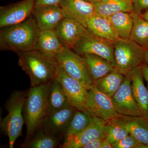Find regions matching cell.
<instances>
[{
  "instance_id": "cell-1",
  "label": "cell",
  "mask_w": 148,
  "mask_h": 148,
  "mask_svg": "<svg viewBox=\"0 0 148 148\" xmlns=\"http://www.w3.org/2000/svg\"><path fill=\"white\" fill-rule=\"evenodd\" d=\"M1 29V50L12 51L16 53L37 50L40 30L32 14L21 23Z\"/></svg>"
},
{
  "instance_id": "cell-2",
  "label": "cell",
  "mask_w": 148,
  "mask_h": 148,
  "mask_svg": "<svg viewBox=\"0 0 148 148\" xmlns=\"http://www.w3.org/2000/svg\"><path fill=\"white\" fill-rule=\"evenodd\" d=\"M51 82L44 84L31 86L27 91L23 111L24 122L27 126V135L23 144L29 142L37 130L42 127L49 113L48 96Z\"/></svg>"
},
{
  "instance_id": "cell-3",
  "label": "cell",
  "mask_w": 148,
  "mask_h": 148,
  "mask_svg": "<svg viewBox=\"0 0 148 148\" xmlns=\"http://www.w3.org/2000/svg\"><path fill=\"white\" fill-rule=\"evenodd\" d=\"M16 53L18 65L29 76L31 87L45 84L54 78L59 66L55 56L38 50Z\"/></svg>"
},
{
  "instance_id": "cell-4",
  "label": "cell",
  "mask_w": 148,
  "mask_h": 148,
  "mask_svg": "<svg viewBox=\"0 0 148 148\" xmlns=\"http://www.w3.org/2000/svg\"><path fill=\"white\" fill-rule=\"evenodd\" d=\"M27 92L21 90L14 91L5 103L7 115L1 121V130L8 136L9 148L13 147L17 138L22 135L24 122L23 111Z\"/></svg>"
},
{
  "instance_id": "cell-5",
  "label": "cell",
  "mask_w": 148,
  "mask_h": 148,
  "mask_svg": "<svg viewBox=\"0 0 148 148\" xmlns=\"http://www.w3.org/2000/svg\"><path fill=\"white\" fill-rule=\"evenodd\" d=\"M114 46L116 70L125 75L145 62L146 49L130 38H119Z\"/></svg>"
},
{
  "instance_id": "cell-6",
  "label": "cell",
  "mask_w": 148,
  "mask_h": 148,
  "mask_svg": "<svg viewBox=\"0 0 148 148\" xmlns=\"http://www.w3.org/2000/svg\"><path fill=\"white\" fill-rule=\"evenodd\" d=\"M58 65L69 76L77 80L89 89L93 84L82 56L73 49L65 47L61 53L55 55Z\"/></svg>"
},
{
  "instance_id": "cell-7",
  "label": "cell",
  "mask_w": 148,
  "mask_h": 148,
  "mask_svg": "<svg viewBox=\"0 0 148 148\" xmlns=\"http://www.w3.org/2000/svg\"><path fill=\"white\" fill-rule=\"evenodd\" d=\"M54 78L62 85L70 106L77 110L90 111L87 88L77 80L69 76L59 66Z\"/></svg>"
},
{
  "instance_id": "cell-8",
  "label": "cell",
  "mask_w": 148,
  "mask_h": 148,
  "mask_svg": "<svg viewBox=\"0 0 148 148\" xmlns=\"http://www.w3.org/2000/svg\"><path fill=\"white\" fill-rule=\"evenodd\" d=\"M73 49L81 56L90 53L101 56L110 61L115 68L114 42L98 37L89 31Z\"/></svg>"
},
{
  "instance_id": "cell-9",
  "label": "cell",
  "mask_w": 148,
  "mask_h": 148,
  "mask_svg": "<svg viewBox=\"0 0 148 148\" xmlns=\"http://www.w3.org/2000/svg\"><path fill=\"white\" fill-rule=\"evenodd\" d=\"M111 98L116 110L120 114L127 116H143L133 96L130 72L125 75L121 86Z\"/></svg>"
},
{
  "instance_id": "cell-10",
  "label": "cell",
  "mask_w": 148,
  "mask_h": 148,
  "mask_svg": "<svg viewBox=\"0 0 148 148\" xmlns=\"http://www.w3.org/2000/svg\"><path fill=\"white\" fill-rule=\"evenodd\" d=\"M77 110L71 106L49 113L42 127L48 135L60 140L64 138L69 124Z\"/></svg>"
},
{
  "instance_id": "cell-11",
  "label": "cell",
  "mask_w": 148,
  "mask_h": 148,
  "mask_svg": "<svg viewBox=\"0 0 148 148\" xmlns=\"http://www.w3.org/2000/svg\"><path fill=\"white\" fill-rule=\"evenodd\" d=\"M88 93L89 110L95 116L106 122L123 116L116 110L112 98L93 85L88 89Z\"/></svg>"
},
{
  "instance_id": "cell-12",
  "label": "cell",
  "mask_w": 148,
  "mask_h": 148,
  "mask_svg": "<svg viewBox=\"0 0 148 148\" xmlns=\"http://www.w3.org/2000/svg\"><path fill=\"white\" fill-rule=\"evenodd\" d=\"M35 0H22L0 8V28L12 26L25 21L32 14Z\"/></svg>"
},
{
  "instance_id": "cell-13",
  "label": "cell",
  "mask_w": 148,
  "mask_h": 148,
  "mask_svg": "<svg viewBox=\"0 0 148 148\" xmlns=\"http://www.w3.org/2000/svg\"><path fill=\"white\" fill-rule=\"evenodd\" d=\"M64 47L73 49L88 30L71 18L65 17L54 30Z\"/></svg>"
},
{
  "instance_id": "cell-14",
  "label": "cell",
  "mask_w": 148,
  "mask_h": 148,
  "mask_svg": "<svg viewBox=\"0 0 148 148\" xmlns=\"http://www.w3.org/2000/svg\"><path fill=\"white\" fill-rule=\"evenodd\" d=\"M60 6L66 17L77 21L87 28V23L96 14L94 5L85 0H61Z\"/></svg>"
},
{
  "instance_id": "cell-15",
  "label": "cell",
  "mask_w": 148,
  "mask_h": 148,
  "mask_svg": "<svg viewBox=\"0 0 148 148\" xmlns=\"http://www.w3.org/2000/svg\"><path fill=\"white\" fill-rule=\"evenodd\" d=\"M32 14L40 31L55 30L61 20L66 17L60 5L34 7Z\"/></svg>"
},
{
  "instance_id": "cell-16",
  "label": "cell",
  "mask_w": 148,
  "mask_h": 148,
  "mask_svg": "<svg viewBox=\"0 0 148 148\" xmlns=\"http://www.w3.org/2000/svg\"><path fill=\"white\" fill-rule=\"evenodd\" d=\"M106 122L95 116L91 123L69 143L62 144L60 148H82L92 140L105 136Z\"/></svg>"
},
{
  "instance_id": "cell-17",
  "label": "cell",
  "mask_w": 148,
  "mask_h": 148,
  "mask_svg": "<svg viewBox=\"0 0 148 148\" xmlns=\"http://www.w3.org/2000/svg\"><path fill=\"white\" fill-rule=\"evenodd\" d=\"M112 120L124 127L138 142L148 145V118L144 116H123Z\"/></svg>"
},
{
  "instance_id": "cell-18",
  "label": "cell",
  "mask_w": 148,
  "mask_h": 148,
  "mask_svg": "<svg viewBox=\"0 0 148 148\" xmlns=\"http://www.w3.org/2000/svg\"><path fill=\"white\" fill-rule=\"evenodd\" d=\"M130 75L133 96L143 116L148 119V89L144 84V77L141 66L132 70Z\"/></svg>"
},
{
  "instance_id": "cell-19",
  "label": "cell",
  "mask_w": 148,
  "mask_h": 148,
  "mask_svg": "<svg viewBox=\"0 0 148 148\" xmlns=\"http://www.w3.org/2000/svg\"><path fill=\"white\" fill-rule=\"evenodd\" d=\"M82 56L93 82L116 70L112 63L101 56L90 53Z\"/></svg>"
},
{
  "instance_id": "cell-20",
  "label": "cell",
  "mask_w": 148,
  "mask_h": 148,
  "mask_svg": "<svg viewBox=\"0 0 148 148\" xmlns=\"http://www.w3.org/2000/svg\"><path fill=\"white\" fill-rule=\"evenodd\" d=\"M87 29L98 36L113 42L120 38L107 17L97 13L88 21Z\"/></svg>"
},
{
  "instance_id": "cell-21",
  "label": "cell",
  "mask_w": 148,
  "mask_h": 148,
  "mask_svg": "<svg viewBox=\"0 0 148 148\" xmlns=\"http://www.w3.org/2000/svg\"><path fill=\"white\" fill-rule=\"evenodd\" d=\"M95 116L90 111H76L66 131L62 144L69 143L82 132L91 123Z\"/></svg>"
},
{
  "instance_id": "cell-22",
  "label": "cell",
  "mask_w": 148,
  "mask_h": 148,
  "mask_svg": "<svg viewBox=\"0 0 148 148\" xmlns=\"http://www.w3.org/2000/svg\"><path fill=\"white\" fill-rule=\"evenodd\" d=\"M96 13L108 16L119 12H133L132 0H103L93 4Z\"/></svg>"
},
{
  "instance_id": "cell-23",
  "label": "cell",
  "mask_w": 148,
  "mask_h": 148,
  "mask_svg": "<svg viewBox=\"0 0 148 148\" xmlns=\"http://www.w3.org/2000/svg\"><path fill=\"white\" fill-rule=\"evenodd\" d=\"M64 48L54 30L40 31L37 50L55 56L62 52Z\"/></svg>"
},
{
  "instance_id": "cell-24",
  "label": "cell",
  "mask_w": 148,
  "mask_h": 148,
  "mask_svg": "<svg viewBox=\"0 0 148 148\" xmlns=\"http://www.w3.org/2000/svg\"><path fill=\"white\" fill-rule=\"evenodd\" d=\"M125 75L116 70L93 82L98 90L112 98L116 92L124 79Z\"/></svg>"
},
{
  "instance_id": "cell-25",
  "label": "cell",
  "mask_w": 148,
  "mask_h": 148,
  "mask_svg": "<svg viewBox=\"0 0 148 148\" xmlns=\"http://www.w3.org/2000/svg\"><path fill=\"white\" fill-rule=\"evenodd\" d=\"M48 102L49 113L59 110L70 105L62 85L55 78L51 82Z\"/></svg>"
},
{
  "instance_id": "cell-26",
  "label": "cell",
  "mask_w": 148,
  "mask_h": 148,
  "mask_svg": "<svg viewBox=\"0 0 148 148\" xmlns=\"http://www.w3.org/2000/svg\"><path fill=\"white\" fill-rule=\"evenodd\" d=\"M106 17L120 38H130L133 26V18L131 13L119 12Z\"/></svg>"
},
{
  "instance_id": "cell-27",
  "label": "cell",
  "mask_w": 148,
  "mask_h": 148,
  "mask_svg": "<svg viewBox=\"0 0 148 148\" xmlns=\"http://www.w3.org/2000/svg\"><path fill=\"white\" fill-rule=\"evenodd\" d=\"M133 26L130 38L145 49H148V21L134 12L131 13Z\"/></svg>"
},
{
  "instance_id": "cell-28",
  "label": "cell",
  "mask_w": 148,
  "mask_h": 148,
  "mask_svg": "<svg viewBox=\"0 0 148 148\" xmlns=\"http://www.w3.org/2000/svg\"><path fill=\"white\" fill-rule=\"evenodd\" d=\"M59 139L48 135L42 127L38 130L33 138L22 147L28 148H54L60 147Z\"/></svg>"
},
{
  "instance_id": "cell-29",
  "label": "cell",
  "mask_w": 148,
  "mask_h": 148,
  "mask_svg": "<svg viewBox=\"0 0 148 148\" xmlns=\"http://www.w3.org/2000/svg\"><path fill=\"white\" fill-rule=\"evenodd\" d=\"M105 134L106 139L113 145L125 138L129 133L124 127L111 120L106 122Z\"/></svg>"
},
{
  "instance_id": "cell-30",
  "label": "cell",
  "mask_w": 148,
  "mask_h": 148,
  "mask_svg": "<svg viewBox=\"0 0 148 148\" xmlns=\"http://www.w3.org/2000/svg\"><path fill=\"white\" fill-rule=\"evenodd\" d=\"M141 145L142 143L138 142L132 135L129 134L112 146L113 148H141Z\"/></svg>"
},
{
  "instance_id": "cell-31",
  "label": "cell",
  "mask_w": 148,
  "mask_h": 148,
  "mask_svg": "<svg viewBox=\"0 0 148 148\" xmlns=\"http://www.w3.org/2000/svg\"><path fill=\"white\" fill-rule=\"evenodd\" d=\"M132 2L134 12L139 15L148 10V0H132Z\"/></svg>"
},
{
  "instance_id": "cell-32",
  "label": "cell",
  "mask_w": 148,
  "mask_h": 148,
  "mask_svg": "<svg viewBox=\"0 0 148 148\" xmlns=\"http://www.w3.org/2000/svg\"><path fill=\"white\" fill-rule=\"evenodd\" d=\"M61 0H35L34 7L60 5Z\"/></svg>"
},
{
  "instance_id": "cell-33",
  "label": "cell",
  "mask_w": 148,
  "mask_h": 148,
  "mask_svg": "<svg viewBox=\"0 0 148 148\" xmlns=\"http://www.w3.org/2000/svg\"><path fill=\"white\" fill-rule=\"evenodd\" d=\"M106 136L92 140L83 146L82 148H101L103 140Z\"/></svg>"
},
{
  "instance_id": "cell-34",
  "label": "cell",
  "mask_w": 148,
  "mask_h": 148,
  "mask_svg": "<svg viewBox=\"0 0 148 148\" xmlns=\"http://www.w3.org/2000/svg\"><path fill=\"white\" fill-rule=\"evenodd\" d=\"M141 68L144 78L147 82L148 89V65L147 64H143L141 66Z\"/></svg>"
},
{
  "instance_id": "cell-35",
  "label": "cell",
  "mask_w": 148,
  "mask_h": 148,
  "mask_svg": "<svg viewBox=\"0 0 148 148\" xmlns=\"http://www.w3.org/2000/svg\"><path fill=\"white\" fill-rule=\"evenodd\" d=\"M101 148H113V147L108 140H107L105 138L103 140Z\"/></svg>"
},
{
  "instance_id": "cell-36",
  "label": "cell",
  "mask_w": 148,
  "mask_h": 148,
  "mask_svg": "<svg viewBox=\"0 0 148 148\" xmlns=\"http://www.w3.org/2000/svg\"><path fill=\"white\" fill-rule=\"evenodd\" d=\"M142 18L148 21V10L140 15Z\"/></svg>"
},
{
  "instance_id": "cell-37",
  "label": "cell",
  "mask_w": 148,
  "mask_h": 148,
  "mask_svg": "<svg viewBox=\"0 0 148 148\" xmlns=\"http://www.w3.org/2000/svg\"><path fill=\"white\" fill-rule=\"evenodd\" d=\"M145 62L148 65V49H146L145 52Z\"/></svg>"
},
{
  "instance_id": "cell-38",
  "label": "cell",
  "mask_w": 148,
  "mask_h": 148,
  "mask_svg": "<svg viewBox=\"0 0 148 148\" xmlns=\"http://www.w3.org/2000/svg\"><path fill=\"white\" fill-rule=\"evenodd\" d=\"M85 1L89 3H92V4H95L96 3L100 2L103 0H85Z\"/></svg>"
}]
</instances>
